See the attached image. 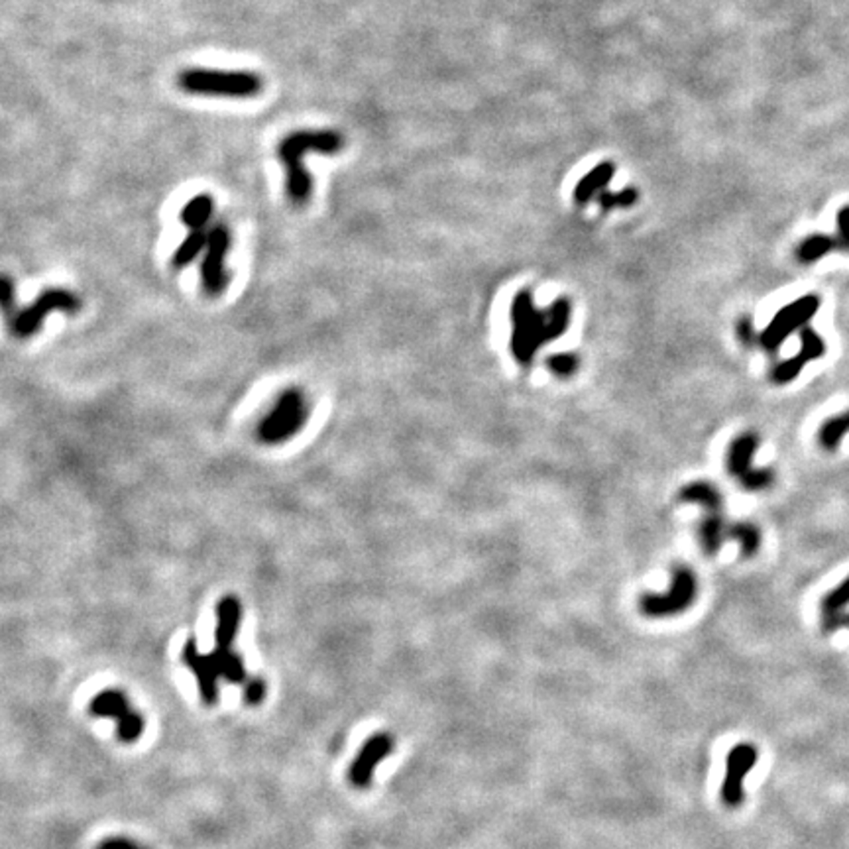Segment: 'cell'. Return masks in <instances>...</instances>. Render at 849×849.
<instances>
[{
    "mask_svg": "<svg viewBox=\"0 0 849 849\" xmlns=\"http://www.w3.org/2000/svg\"><path fill=\"white\" fill-rule=\"evenodd\" d=\"M185 93L225 98H252L262 93L264 81L260 75L250 71H225V69H185L177 77Z\"/></svg>",
    "mask_w": 849,
    "mask_h": 849,
    "instance_id": "cell-4",
    "label": "cell"
},
{
    "mask_svg": "<svg viewBox=\"0 0 849 849\" xmlns=\"http://www.w3.org/2000/svg\"><path fill=\"white\" fill-rule=\"evenodd\" d=\"M837 248L849 252V205L837 211Z\"/></svg>",
    "mask_w": 849,
    "mask_h": 849,
    "instance_id": "cell-30",
    "label": "cell"
},
{
    "mask_svg": "<svg viewBox=\"0 0 849 849\" xmlns=\"http://www.w3.org/2000/svg\"><path fill=\"white\" fill-rule=\"evenodd\" d=\"M243 620V606L238 598L227 596L217 604V631H214V647H232Z\"/></svg>",
    "mask_w": 849,
    "mask_h": 849,
    "instance_id": "cell-14",
    "label": "cell"
},
{
    "mask_svg": "<svg viewBox=\"0 0 849 849\" xmlns=\"http://www.w3.org/2000/svg\"><path fill=\"white\" fill-rule=\"evenodd\" d=\"M820 628L822 633H836L839 629H847L849 631V612H834V614H822L820 618Z\"/></svg>",
    "mask_w": 849,
    "mask_h": 849,
    "instance_id": "cell-28",
    "label": "cell"
},
{
    "mask_svg": "<svg viewBox=\"0 0 849 849\" xmlns=\"http://www.w3.org/2000/svg\"><path fill=\"white\" fill-rule=\"evenodd\" d=\"M212 209H214V201L211 195L193 197V199L187 203L181 211L183 225L189 227L191 230H203L212 217Z\"/></svg>",
    "mask_w": 849,
    "mask_h": 849,
    "instance_id": "cell-20",
    "label": "cell"
},
{
    "mask_svg": "<svg viewBox=\"0 0 849 849\" xmlns=\"http://www.w3.org/2000/svg\"><path fill=\"white\" fill-rule=\"evenodd\" d=\"M728 537L739 543L741 557L752 559L757 555L759 547H761V531L759 527L749 521H739L728 527Z\"/></svg>",
    "mask_w": 849,
    "mask_h": 849,
    "instance_id": "cell-21",
    "label": "cell"
},
{
    "mask_svg": "<svg viewBox=\"0 0 849 849\" xmlns=\"http://www.w3.org/2000/svg\"><path fill=\"white\" fill-rule=\"evenodd\" d=\"M759 763V749L753 744H737L729 749L726 757V775H723L720 799L726 808H739L745 800V779L752 768Z\"/></svg>",
    "mask_w": 849,
    "mask_h": 849,
    "instance_id": "cell-10",
    "label": "cell"
},
{
    "mask_svg": "<svg viewBox=\"0 0 849 849\" xmlns=\"http://www.w3.org/2000/svg\"><path fill=\"white\" fill-rule=\"evenodd\" d=\"M14 299H16V289H14V282L6 275H0V309L4 313H11L14 307Z\"/></svg>",
    "mask_w": 849,
    "mask_h": 849,
    "instance_id": "cell-31",
    "label": "cell"
},
{
    "mask_svg": "<svg viewBox=\"0 0 849 849\" xmlns=\"http://www.w3.org/2000/svg\"><path fill=\"white\" fill-rule=\"evenodd\" d=\"M800 354L810 360H818L826 354V343L814 328H810L808 325L800 328Z\"/></svg>",
    "mask_w": 849,
    "mask_h": 849,
    "instance_id": "cell-25",
    "label": "cell"
},
{
    "mask_svg": "<svg viewBox=\"0 0 849 849\" xmlns=\"http://www.w3.org/2000/svg\"><path fill=\"white\" fill-rule=\"evenodd\" d=\"M847 604H849V576L844 580L842 584L836 586L834 590H830V592L824 598H822L820 614L842 612Z\"/></svg>",
    "mask_w": 849,
    "mask_h": 849,
    "instance_id": "cell-26",
    "label": "cell"
},
{
    "mask_svg": "<svg viewBox=\"0 0 849 849\" xmlns=\"http://www.w3.org/2000/svg\"><path fill=\"white\" fill-rule=\"evenodd\" d=\"M266 692H267V686H266V683L262 681V678H252V681H250V683L246 684L244 700H246V704H250V706L260 704V702L266 698Z\"/></svg>",
    "mask_w": 849,
    "mask_h": 849,
    "instance_id": "cell-32",
    "label": "cell"
},
{
    "mask_svg": "<svg viewBox=\"0 0 849 849\" xmlns=\"http://www.w3.org/2000/svg\"><path fill=\"white\" fill-rule=\"evenodd\" d=\"M847 433H849V409H845L844 413L826 419V421L822 423L818 431V443L824 451L834 452L837 451L839 443H842V439Z\"/></svg>",
    "mask_w": 849,
    "mask_h": 849,
    "instance_id": "cell-19",
    "label": "cell"
},
{
    "mask_svg": "<svg viewBox=\"0 0 849 849\" xmlns=\"http://www.w3.org/2000/svg\"><path fill=\"white\" fill-rule=\"evenodd\" d=\"M344 138L336 130H297L285 136L278 146V156L285 166V185L295 205L305 203L313 191V180L303 164L307 151L317 154H336L343 150Z\"/></svg>",
    "mask_w": 849,
    "mask_h": 849,
    "instance_id": "cell-2",
    "label": "cell"
},
{
    "mask_svg": "<svg viewBox=\"0 0 849 849\" xmlns=\"http://www.w3.org/2000/svg\"><path fill=\"white\" fill-rule=\"evenodd\" d=\"M307 401L299 390L283 391L272 413L258 427V435L267 444H280L301 431L307 419Z\"/></svg>",
    "mask_w": 849,
    "mask_h": 849,
    "instance_id": "cell-6",
    "label": "cell"
},
{
    "mask_svg": "<svg viewBox=\"0 0 849 849\" xmlns=\"http://www.w3.org/2000/svg\"><path fill=\"white\" fill-rule=\"evenodd\" d=\"M698 583L696 575L686 567H676L665 594H643L639 598V612L647 618H675L686 612L696 600Z\"/></svg>",
    "mask_w": 849,
    "mask_h": 849,
    "instance_id": "cell-5",
    "label": "cell"
},
{
    "mask_svg": "<svg viewBox=\"0 0 849 849\" xmlns=\"http://www.w3.org/2000/svg\"><path fill=\"white\" fill-rule=\"evenodd\" d=\"M757 449H759V436L752 431L741 433L734 441H731L728 449V457H726V467L731 476L741 482L755 470L752 467V462Z\"/></svg>",
    "mask_w": 849,
    "mask_h": 849,
    "instance_id": "cell-13",
    "label": "cell"
},
{
    "mask_svg": "<svg viewBox=\"0 0 849 849\" xmlns=\"http://www.w3.org/2000/svg\"><path fill=\"white\" fill-rule=\"evenodd\" d=\"M230 250V232L225 225H217L209 230L207 248L201 264V280L203 288L209 295H219L225 291L228 275L225 260Z\"/></svg>",
    "mask_w": 849,
    "mask_h": 849,
    "instance_id": "cell-12",
    "label": "cell"
},
{
    "mask_svg": "<svg viewBox=\"0 0 849 849\" xmlns=\"http://www.w3.org/2000/svg\"><path fill=\"white\" fill-rule=\"evenodd\" d=\"M181 659L185 667H189L197 676V684H199V692L205 704L219 702V678H227L232 684L246 683L244 663L240 655L232 651V647H214L212 653L201 655L195 639L191 637L185 643Z\"/></svg>",
    "mask_w": 849,
    "mask_h": 849,
    "instance_id": "cell-3",
    "label": "cell"
},
{
    "mask_svg": "<svg viewBox=\"0 0 849 849\" xmlns=\"http://www.w3.org/2000/svg\"><path fill=\"white\" fill-rule=\"evenodd\" d=\"M820 305L822 299L816 293L802 295L797 301L789 303V305L776 313L771 323L759 335V344L768 356H775L794 330H800L810 323V319L816 315Z\"/></svg>",
    "mask_w": 849,
    "mask_h": 849,
    "instance_id": "cell-7",
    "label": "cell"
},
{
    "mask_svg": "<svg viewBox=\"0 0 849 849\" xmlns=\"http://www.w3.org/2000/svg\"><path fill=\"white\" fill-rule=\"evenodd\" d=\"M614 175H615V164L612 162H602L590 169L583 180L576 183V189H575L576 205L584 207V205L596 199L598 195L606 191V187L614 180Z\"/></svg>",
    "mask_w": 849,
    "mask_h": 849,
    "instance_id": "cell-15",
    "label": "cell"
},
{
    "mask_svg": "<svg viewBox=\"0 0 849 849\" xmlns=\"http://www.w3.org/2000/svg\"><path fill=\"white\" fill-rule=\"evenodd\" d=\"M96 849H148L144 845H140L136 842H132L128 837H109L98 845Z\"/></svg>",
    "mask_w": 849,
    "mask_h": 849,
    "instance_id": "cell-33",
    "label": "cell"
},
{
    "mask_svg": "<svg viewBox=\"0 0 849 849\" xmlns=\"http://www.w3.org/2000/svg\"><path fill=\"white\" fill-rule=\"evenodd\" d=\"M572 307L567 297H559L549 309H537L529 291L515 295L512 305V354L517 364L529 366L543 344L557 341L567 333Z\"/></svg>",
    "mask_w": 849,
    "mask_h": 849,
    "instance_id": "cell-1",
    "label": "cell"
},
{
    "mask_svg": "<svg viewBox=\"0 0 849 849\" xmlns=\"http://www.w3.org/2000/svg\"><path fill=\"white\" fill-rule=\"evenodd\" d=\"M393 749H396V737L388 731H378L364 741L359 755L348 768V781L354 789H370L376 767L386 761Z\"/></svg>",
    "mask_w": 849,
    "mask_h": 849,
    "instance_id": "cell-11",
    "label": "cell"
},
{
    "mask_svg": "<svg viewBox=\"0 0 849 849\" xmlns=\"http://www.w3.org/2000/svg\"><path fill=\"white\" fill-rule=\"evenodd\" d=\"M547 366L552 374H557V376L568 378L578 370V359L570 352H560V354L551 356V359L547 360Z\"/></svg>",
    "mask_w": 849,
    "mask_h": 849,
    "instance_id": "cell-27",
    "label": "cell"
},
{
    "mask_svg": "<svg viewBox=\"0 0 849 849\" xmlns=\"http://www.w3.org/2000/svg\"><path fill=\"white\" fill-rule=\"evenodd\" d=\"M807 364L808 360L799 352L789 360L776 362L771 368V374H768V380H771L775 386H786V383H791L799 378V374L804 370V366Z\"/></svg>",
    "mask_w": 849,
    "mask_h": 849,
    "instance_id": "cell-23",
    "label": "cell"
},
{
    "mask_svg": "<svg viewBox=\"0 0 849 849\" xmlns=\"http://www.w3.org/2000/svg\"><path fill=\"white\" fill-rule=\"evenodd\" d=\"M728 527L729 525L726 523V517L722 515V512L706 513L698 527V539L706 555L714 557L720 551L723 539L728 537Z\"/></svg>",
    "mask_w": 849,
    "mask_h": 849,
    "instance_id": "cell-16",
    "label": "cell"
},
{
    "mask_svg": "<svg viewBox=\"0 0 849 849\" xmlns=\"http://www.w3.org/2000/svg\"><path fill=\"white\" fill-rule=\"evenodd\" d=\"M79 309H81V301L71 291L48 289L43 291L30 307L16 313L12 319V335L18 338H28L34 333H38L43 319H46L51 311L77 313Z\"/></svg>",
    "mask_w": 849,
    "mask_h": 849,
    "instance_id": "cell-9",
    "label": "cell"
},
{
    "mask_svg": "<svg viewBox=\"0 0 849 849\" xmlns=\"http://www.w3.org/2000/svg\"><path fill=\"white\" fill-rule=\"evenodd\" d=\"M637 197H639V193H637L636 187H623V189L618 191V193L602 191L600 195L596 197V199H598V205H600L604 211H614V209L633 207V205H636V201H637Z\"/></svg>",
    "mask_w": 849,
    "mask_h": 849,
    "instance_id": "cell-24",
    "label": "cell"
},
{
    "mask_svg": "<svg viewBox=\"0 0 849 849\" xmlns=\"http://www.w3.org/2000/svg\"><path fill=\"white\" fill-rule=\"evenodd\" d=\"M207 240H209V232L205 230H193L189 236H187L180 248L175 250L174 254V266L175 267H183L187 264H191L197 256H199L205 248H207Z\"/></svg>",
    "mask_w": 849,
    "mask_h": 849,
    "instance_id": "cell-22",
    "label": "cell"
},
{
    "mask_svg": "<svg viewBox=\"0 0 849 849\" xmlns=\"http://www.w3.org/2000/svg\"><path fill=\"white\" fill-rule=\"evenodd\" d=\"M837 248V238L830 236V235H810L802 240V243L797 246V260L800 264H814L822 258L828 256L830 252H834Z\"/></svg>",
    "mask_w": 849,
    "mask_h": 849,
    "instance_id": "cell-18",
    "label": "cell"
},
{
    "mask_svg": "<svg viewBox=\"0 0 849 849\" xmlns=\"http://www.w3.org/2000/svg\"><path fill=\"white\" fill-rule=\"evenodd\" d=\"M736 335L739 338V343L747 346V348H752L755 344H759V335H757V330H755V325H753V320L752 317H739L737 319V323H736Z\"/></svg>",
    "mask_w": 849,
    "mask_h": 849,
    "instance_id": "cell-29",
    "label": "cell"
},
{
    "mask_svg": "<svg viewBox=\"0 0 849 849\" xmlns=\"http://www.w3.org/2000/svg\"><path fill=\"white\" fill-rule=\"evenodd\" d=\"M89 712L96 718H111L116 722V736L124 744H134L144 734V718L132 708L128 696L116 688H106L89 704Z\"/></svg>",
    "mask_w": 849,
    "mask_h": 849,
    "instance_id": "cell-8",
    "label": "cell"
},
{
    "mask_svg": "<svg viewBox=\"0 0 849 849\" xmlns=\"http://www.w3.org/2000/svg\"><path fill=\"white\" fill-rule=\"evenodd\" d=\"M678 498L686 504H698L702 506L706 512H722L723 506V498L720 494V490L710 484V482H692V484H686Z\"/></svg>",
    "mask_w": 849,
    "mask_h": 849,
    "instance_id": "cell-17",
    "label": "cell"
}]
</instances>
